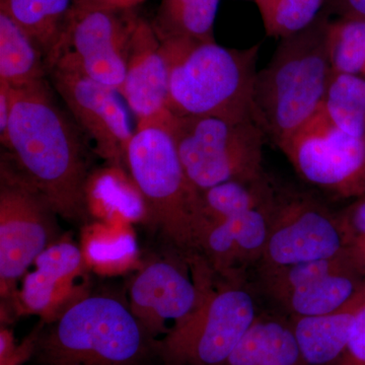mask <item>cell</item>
<instances>
[{
	"label": "cell",
	"mask_w": 365,
	"mask_h": 365,
	"mask_svg": "<svg viewBox=\"0 0 365 365\" xmlns=\"http://www.w3.org/2000/svg\"><path fill=\"white\" fill-rule=\"evenodd\" d=\"M11 115L0 135L6 157L72 222L88 215V155L76 123L52 97L47 81L11 88Z\"/></svg>",
	"instance_id": "cell-1"
},
{
	"label": "cell",
	"mask_w": 365,
	"mask_h": 365,
	"mask_svg": "<svg viewBox=\"0 0 365 365\" xmlns=\"http://www.w3.org/2000/svg\"><path fill=\"white\" fill-rule=\"evenodd\" d=\"M321 16L302 32L281 39L257 73L252 115L278 148L321 110L333 68Z\"/></svg>",
	"instance_id": "cell-2"
},
{
	"label": "cell",
	"mask_w": 365,
	"mask_h": 365,
	"mask_svg": "<svg viewBox=\"0 0 365 365\" xmlns=\"http://www.w3.org/2000/svg\"><path fill=\"white\" fill-rule=\"evenodd\" d=\"M49 324L34 355L41 365H145L158 356V340L111 295L86 294Z\"/></svg>",
	"instance_id": "cell-3"
},
{
	"label": "cell",
	"mask_w": 365,
	"mask_h": 365,
	"mask_svg": "<svg viewBox=\"0 0 365 365\" xmlns=\"http://www.w3.org/2000/svg\"><path fill=\"white\" fill-rule=\"evenodd\" d=\"M160 42L170 67L169 109L173 115L253 119L260 45L239 50L228 49L215 40Z\"/></svg>",
	"instance_id": "cell-4"
},
{
	"label": "cell",
	"mask_w": 365,
	"mask_h": 365,
	"mask_svg": "<svg viewBox=\"0 0 365 365\" xmlns=\"http://www.w3.org/2000/svg\"><path fill=\"white\" fill-rule=\"evenodd\" d=\"M125 163L165 240L186 258L199 254L206 223L201 192L185 172L167 121L137 122Z\"/></svg>",
	"instance_id": "cell-5"
},
{
	"label": "cell",
	"mask_w": 365,
	"mask_h": 365,
	"mask_svg": "<svg viewBox=\"0 0 365 365\" xmlns=\"http://www.w3.org/2000/svg\"><path fill=\"white\" fill-rule=\"evenodd\" d=\"M182 167L199 191L264 176L266 137L254 119L176 116L167 122Z\"/></svg>",
	"instance_id": "cell-6"
},
{
	"label": "cell",
	"mask_w": 365,
	"mask_h": 365,
	"mask_svg": "<svg viewBox=\"0 0 365 365\" xmlns=\"http://www.w3.org/2000/svg\"><path fill=\"white\" fill-rule=\"evenodd\" d=\"M216 274L200 304L188 319L158 340L163 365H223L258 317L252 292L222 279L215 287Z\"/></svg>",
	"instance_id": "cell-7"
},
{
	"label": "cell",
	"mask_w": 365,
	"mask_h": 365,
	"mask_svg": "<svg viewBox=\"0 0 365 365\" xmlns=\"http://www.w3.org/2000/svg\"><path fill=\"white\" fill-rule=\"evenodd\" d=\"M56 211L6 155L0 163V294L16 299L18 281L58 242Z\"/></svg>",
	"instance_id": "cell-8"
},
{
	"label": "cell",
	"mask_w": 365,
	"mask_h": 365,
	"mask_svg": "<svg viewBox=\"0 0 365 365\" xmlns=\"http://www.w3.org/2000/svg\"><path fill=\"white\" fill-rule=\"evenodd\" d=\"M279 150L316 188L346 200L365 196V139L341 130L322 108Z\"/></svg>",
	"instance_id": "cell-9"
},
{
	"label": "cell",
	"mask_w": 365,
	"mask_h": 365,
	"mask_svg": "<svg viewBox=\"0 0 365 365\" xmlns=\"http://www.w3.org/2000/svg\"><path fill=\"white\" fill-rule=\"evenodd\" d=\"M347 251L339 212L299 192H277L260 272L331 258Z\"/></svg>",
	"instance_id": "cell-10"
},
{
	"label": "cell",
	"mask_w": 365,
	"mask_h": 365,
	"mask_svg": "<svg viewBox=\"0 0 365 365\" xmlns=\"http://www.w3.org/2000/svg\"><path fill=\"white\" fill-rule=\"evenodd\" d=\"M48 76L98 155L114 165L125 162L134 131L120 93L88 78L63 56L50 67Z\"/></svg>",
	"instance_id": "cell-11"
},
{
	"label": "cell",
	"mask_w": 365,
	"mask_h": 365,
	"mask_svg": "<svg viewBox=\"0 0 365 365\" xmlns=\"http://www.w3.org/2000/svg\"><path fill=\"white\" fill-rule=\"evenodd\" d=\"M187 260L193 279L174 262L160 260L148 264L132 282L129 306L155 339L160 334L169 333L168 323L173 322L174 329L195 312L215 275L201 255Z\"/></svg>",
	"instance_id": "cell-12"
},
{
	"label": "cell",
	"mask_w": 365,
	"mask_h": 365,
	"mask_svg": "<svg viewBox=\"0 0 365 365\" xmlns=\"http://www.w3.org/2000/svg\"><path fill=\"white\" fill-rule=\"evenodd\" d=\"M119 14L73 7L57 59L66 57L86 76L120 93L135 19Z\"/></svg>",
	"instance_id": "cell-13"
},
{
	"label": "cell",
	"mask_w": 365,
	"mask_h": 365,
	"mask_svg": "<svg viewBox=\"0 0 365 365\" xmlns=\"http://www.w3.org/2000/svg\"><path fill=\"white\" fill-rule=\"evenodd\" d=\"M34 265L35 269L24 276L14 299L18 314H38L46 324L52 323L88 294L76 285L85 271L86 259L73 242H54L38 256Z\"/></svg>",
	"instance_id": "cell-14"
},
{
	"label": "cell",
	"mask_w": 365,
	"mask_h": 365,
	"mask_svg": "<svg viewBox=\"0 0 365 365\" xmlns=\"http://www.w3.org/2000/svg\"><path fill=\"white\" fill-rule=\"evenodd\" d=\"M170 67L162 42L150 24L134 20L126 76L120 91L138 122L165 120L169 109Z\"/></svg>",
	"instance_id": "cell-15"
},
{
	"label": "cell",
	"mask_w": 365,
	"mask_h": 365,
	"mask_svg": "<svg viewBox=\"0 0 365 365\" xmlns=\"http://www.w3.org/2000/svg\"><path fill=\"white\" fill-rule=\"evenodd\" d=\"M364 307L365 284L331 313L292 317L290 324L306 364L336 365L345 351L353 323Z\"/></svg>",
	"instance_id": "cell-16"
},
{
	"label": "cell",
	"mask_w": 365,
	"mask_h": 365,
	"mask_svg": "<svg viewBox=\"0 0 365 365\" xmlns=\"http://www.w3.org/2000/svg\"><path fill=\"white\" fill-rule=\"evenodd\" d=\"M223 365H307L292 324L257 317Z\"/></svg>",
	"instance_id": "cell-17"
},
{
	"label": "cell",
	"mask_w": 365,
	"mask_h": 365,
	"mask_svg": "<svg viewBox=\"0 0 365 365\" xmlns=\"http://www.w3.org/2000/svg\"><path fill=\"white\" fill-rule=\"evenodd\" d=\"M74 0H0L6 14L44 52L48 71L58 57Z\"/></svg>",
	"instance_id": "cell-18"
},
{
	"label": "cell",
	"mask_w": 365,
	"mask_h": 365,
	"mask_svg": "<svg viewBox=\"0 0 365 365\" xmlns=\"http://www.w3.org/2000/svg\"><path fill=\"white\" fill-rule=\"evenodd\" d=\"M47 60L38 43L0 11V81L24 88L45 81Z\"/></svg>",
	"instance_id": "cell-19"
},
{
	"label": "cell",
	"mask_w": 365,
	"mask_h": 365,
	"mask_svg": "<svg viewBox=\"0 0 365 365\" xmlns=\"http://www.w3.org/2000/svg\"><path fill=\"white\" fill-rule=\"evenodd\" d=\"M365 284V275L350 267L329 274L277 300L292 317L321 316L335 311Z\"/></svg>",
	"instance_id": "cell-20"
},
{
	"label": "cell",
	"mask_w": 365,
	"mask_h": 365,
	"mask_svg": "<svg viewBox=\"0 0 365 365\" xmlns=\"http://www.w3.org/2000/svg\"><path fill=\"white\" fill-rule=\"evenodd\" d=\"M276 194L266 175L222 182L201 192L204 215L209 220H227L272 203Z\"/></svg>",
	"instance_id": "cell-21"
},
{
	"label": "cell",
	"mask_w": 365,
	"mask_h": 365,
	"mask_svg": "<svg viewBox=\"0 0 365 365\" xmlns=\"http://www.w3.org/2000/svg\"><path fill=\"white\" fill-rule=\"evenodd\" d=\"M220 0H162L153 26L160 40L213 41Z\"/></svg>",
	"instance_id": "cell-22"
},
{
	"label": "cell",
	"mask_w": 365,
	"mask_h": 365,
	"mask_svg": "<svg viewBox=\"0 0 365 365\" xmlns=\"http://www.w3.org/2000/svg\"><path fill=\"white\" fill-rule=\"evenodd\" d=\"M322 111L341 130L365 139V79L333 71Z\"/></svg>",
	"instance_id": "cell-23"
},
{
	"label": "cell",
	"mask_w": 365,
	"mask_h": 365,
	"mask_svg": "<svg viewBox=\"0 0 365 365\" xmlns=\"http://www.w3.org/2000/svg\"><path fill=\"white\" fill-rule=\"evenodd\" d=\"M350 267L357 268V266L347 250L344 253L331 258L302 262L260 272L261 287L268 297L277 302L289 292L311 284L324 276Z\"/></svg>",
	"instance_id": "cell-24"
},
{
	"label": "cell",
	"mask_w": 365,
	"mask_h": 365,
	"mask_svg": "<svg viewBox=\"0 0 365 365\" xmlns=\"http://www.w3.org/2000/svg\"><path fill=\"white\" fill-rule=\"evenodd\" d=\"M327 46L334 72L365 79V21L340 16L328 21Z\"/></svg>",
	"instance_id": "cell-25"
},
{
	"label": "cell",
	"mask_w": 365,
	"mask_h": 365,
	"mask_svg": "<svg viewBox=\"0 0 365 365\" xmlns=\"http://www.w3.org/2000/svg\"><path fill=\"white\" fill-rule=\"evenodd\" d=\"M268 36L290 37L313 25L326 0H255Z\"/></svg>",
	"instance_id": "cell-26"
},
{
	"label": "cell",
	"mask_w": 365,
	"mask_h": 365,
	"mask_svg": "<svg viewBox=\"0 0 365 365\" xmlns=\"http://www.w3.org/2000/svg\"><path fill=\"white\" fill-rule=\"evenodd\" d=\"M336 365H365V307L357 314L345 351Z\"/></svg>",
	"instance_id": "cell-27"
},
{
	"label": "cell",
	"mask_w": 365,
	"mask_h": 365,
	"mask_svg": "<svg viewBox=\"0 0 365 365\" xmlns=\"http://www.w3.org/2000/svg\"><path fill=\"white\" fill-rule=\"evenodd\" d=\"M45 325V322L41 319L40 323L34 329L32 332L29 334L25 339L21 341V344L16 346L14 352L7 357L6 360L1 362L0 365H23L29 359H32L34 355H35L40 334L42 332Z\"/></svg>",
	"instance_id": "cell-28"
},
{
	"label": "cell",
	"mask_w": 365,
	"mask_h": 365,
	"mask_svg": "<svg viewBox=\"0 0 365 365\" xmlns=\"http://www.w3.org/2000/svg\"><path fill=\"white\" fill-rule=\"evenodd\" d=\"M144 1L146 0H74L73 7L123 13L143 4Z\"/></svg>",
	"instance_id": "cell-29"
},
{
	"label": "cell",
	"mask_w": 365,
	"mask_h": 365,
	"mask_svg": "<svg viewBox=\"0 0 365 365\" xmlns=\"http://www.w3.org/2000/svg\"><path fill=\"white\" fill-rule=\"evenodd\" d=\"M332 2L342 18L365 21V0H332Z\"/></svg>",
	"instance_id": "cell-30"
},
{
	"label": "cell",
	"mask_w": 365,
	"mask_h": 365,
	"mask_svg": "<svg viewBox=\"0 0 365 365\" xmlns=\"http://www.w3.org/2000/svg\"><path fill=\"white\" fill-rule=\"evenodd\" d=\"M11 86L0 81V135L6 130L11 115Z\"/></svg>",
	"instance_id": "cell-31"
},
{
	"label": "cell",
	"mask_w": 365,
	"mask_h": 365,
	"mask_svg": "<svg viewBox=\"0 0 365 365\" xmlns=\"http://www.w3.org/2000/svg\"><path fill=\"white\" fill-rule=\"evenodd\" d=\"M16 346L13 331L6 326L1 325L0 329V364L7 359L14 352Z\"/></svg>",
	"instance_id": "cell-32"
},
{
	"label": "cell",
	"mask_w": 365,
	"mask_h": 365,
	"mask_svg": "<svg viewBox=\"0 0 365 365\" xmlns=\"http://www.w3.org/2000/svg\"><path fill=\"white\" fill-rule=\"evenodd\" d=\"M347 250L355 265L365 275V237L350 242Z\"/></svg>",
	"instance_id": "cell-33"
}]
</instances>
